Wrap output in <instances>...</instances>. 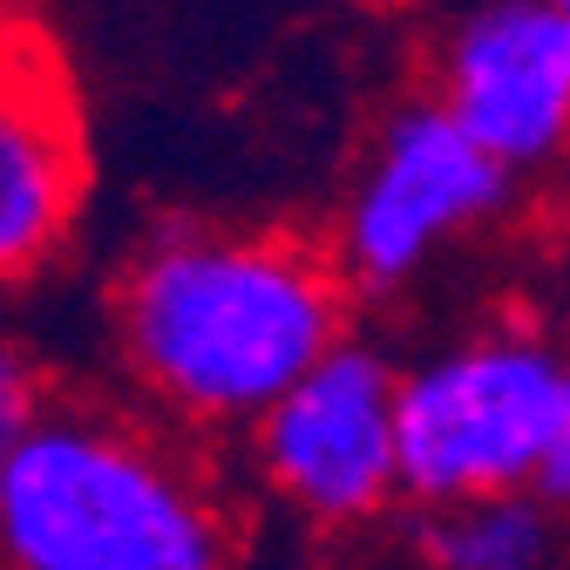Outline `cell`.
Listing matches in <instances>:
<instances>
[{
    "label": "cell",
    "mask_w": 570,
    "mask_h": 570,
    "mask_svg": "<svg viewBox=\"0 0 570 570\" xmlns=\"http://www.w3.org/2000/svg\"><path fill=\"white\" fill-rule=\"evenodd\" d=\"M353 285L333 245L245 225L150 232L109 299L129 387L184 435H245L346 340Z\"/></svg>",
    "instance_id": "1"
},
{
    "label": "cell",
    "mask_w": 570,
    "mask_h": 570,
    "mask_svg": "<svg viewBox=\"0 0 570 570\" xmlns=\"http://www.w3.org/2000/svg\"><path fill=\"white\" fill-rule=\"evenodd\" d=\"M563 8H570V0H563Z\"/></svg>",
    "instance_id": "10"
},
{
    "label": "cell",
    "mask_w": 570,
    "mask_h": 570,
    "mask_svg": "<svg viewBox=\"0 0 570 570\" xmlns=\"http://www.w3.org/2000/svg\"><path fill=\"white\" fill-rule=\"evenodd\" d=\"M41 414V374L35 361L0 333V462H8V449L21 442V428Z\"/></svg>",
    "instance_id": "9"
},
{
    "label": "cell",
    "mask_w": 570,
    "mask_h": 570,
    "mask_svg": "<svg viewBox=\"0 0 570 570\" xmlns=\"http://www.w3.org/2000/svg\"><path fill=\"white\" fill-rule=\"evenodd\" d=\"M428 96L523 184L570 170V8L455 0L428 48Z\"/></svg>",
    "instance_id": "6"
},
{
    "label": "cell",
    "mask_w": 570,
    "mask_h": 570,
    "mask_svg": "<svg viewBox=\"0 0 570 570\" xmlns=\"http://www.w3.org/2000/svg\"><path fill=\"white\" fill-rule=\"evenodd\" d=\"M232 523L204 469L102 407H48L0 462L8 570H210Z\"/></svg>",
    "instance_id": "2"
},
{
    "label": "cell",
    "mask_w": 570,
    "mask_h": 570,
    "mask_svg": "<svg viewBox=\"0 0 570 570\" xmlns=\"http://www.w3.org/2000/svg\"><path fill=\"white\" fill-rule=\"evenodd\" d=\"M245 462L258 495L313 537L374 530L401 495V361L340 340L252 428Z\"/></svg>",
    "instance_id": "5"
},
{
    "label": "cell",
    "mask_w": 570,
    "mask_h": 570,
    "mask_svg": "<svg viewBox=\"0 0 570 570\" xmlns=\"http://www.w3.org/2000/svg\"><path fill=\"white\" fill-rule=\"evenodd\" d=\"M563 550V510L537 489H482L414 523V557L442 570H537Z\"/></svg>",
    "instance_id": "8"
},
{
    "label": "cell",
    "mask_w": 570,
    "mask_h": 570,
    "mask_svg": "<svg viewBox=\"0 0 570 570\" xmlns=\"http://www.w3.org/2000/svg\"><path fill=\"white\" fill-rule=\"evenodd\" d=\"M517 184L523 177L503 157H489L435 96L381 116L326 238L353 299L414 293L455 245L503 225Z\"/></svg>",
    "instance_id": "4"
},
{
    "label": "cell",
    "mask_w": 570,
    "mask_h": 570,
    "mask_svg": "<svg viewBox=\"0 0 570 570\" xmlns=\"http://www.w3.org/2000/svg\"><path fill=\"white\" fill-rule=\"evenodd\" d=\"M570 421V346L495 320L401 367V495L414 510L482 489H537Z\"/></svg>",
    "instance_id": "3"
},
{
    "label": "cell",
    "mask_w": 570,
    "mask_h": 570,
    "mask_svg": "<svg viewBox=\"0 0 570 570\" xmlns=\"http://www.w3.org/2000/svg\"><path fill=\"white\" fill-rule=\"evenodd\" d=\"M82 210V136L35 68H0V285L48 272Z\"/></svg>",
    "instance_id": "7"
}]
</instances>
